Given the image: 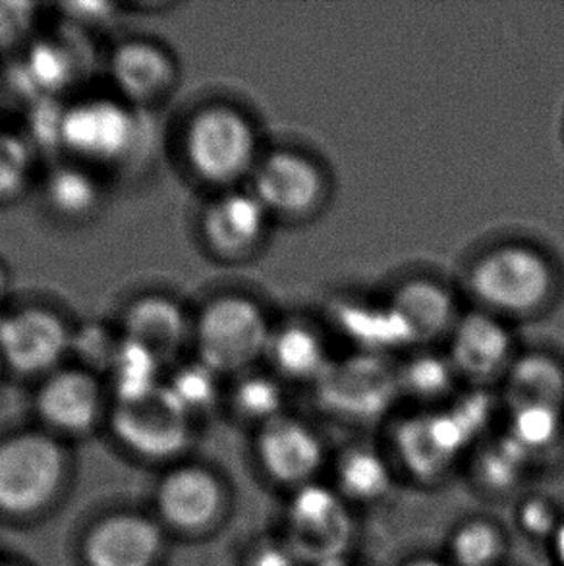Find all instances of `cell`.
Listing matches in <instances>:
<instances>
[{
	"label": "cell",
	"mask_w": 564,
	"mask_h": 566,
	"mask_svg": "<svg viewBox=\"0 0 564 566\" xmlns=\"http://www.w3.org/2000/svg\"><path fill=\"white\" fill-rule=\"evenodd\" d=\"M178 147L191 177L217 191L250 182L263 155L252 118L224 101L194 108L180 128Z\"/></svg>",
	"instance_id": "obj_1"
},
{
	"label": "cell",
	"mask_w": 564,
	"mask_h": 566,
	"mask_svg": "<svg viewBox=\"0 0 564 566\" xmlns=\"http://www.w3.org/2000/svg\"><path fill=\"white\" fill-rule=\"evenodd\" d=\"M275 325L258 300L240 292L207 298L194 312V356L224 376H244L268 358Z\"/></svg>",
	"instance_id": "obj_2"
},
{
	"label": "cell",
	"mask_w": 564,
	"mask_h": 566,
	"mask_svg": "<svg viewBox=\"0 0 564 566\" xmlns=\"http://www.w3.org/2000/svg\"><path fill=\"white\" fill-rule=\"evenodd\" d=\"M142 139L139 111L115 93L84 95L61 105L56 146L66 159L100 172L118 169L138 154Z\"/></svg>",
	"instance_id": "obj_3"
},
{
	"label": "cell",
	"mask_w": 564,
	"mask_h": 566,
	"mask_svg": "<svg viewBox=\"0 0 564 566\" xmlns=\"http://www.w3.org/2000/svg\"><path fill=\"white\" fill-rule=\"evenodd\" d=\"M69 468L64 441L46 429H23L0 439V513L45 511L64 488Z\"/></svg>",
	"instance_id": "obj_4"
},
{
	"label": "cell",
	"mask_w": 564,
	"mask_h": 566,
	"mask_svg": "<svg viewBox=\"0 0 564 566\" xmlns=\"http://www.w3.org/2000/svg\"><path fill=\"white\" fill-rule=\"evenodd\" d=\"M470 289L489 314L530 315L547 306L555 273L540 250L504 244L473 263Z\"/></svg>",
	"instance_id": "obj_5"
},
{
	"label": "cell",
	"mask_w": 564,
	"mask_h": 566,
	"mask_svg": "<svg viewBox=\"0 0 564 566\" xmlns=\"http://www.w3.org/2000/svg\"><path fill=\"white\" fill-rule=\"evenodd\" d=\"M72 333L74 325L56 307H10L0 319V368L41 381L69 366Z\"/></svg>",
	"instance_id": "obj_6"
},
{
	"label": "cell",
	"mask_w": 564,
	"mask_h": 566,
	"mask_svg": "<svg viewBox=\"0 0 564 566\" xmlns=\"http://www.w3.org/2000/svg\"><path fill=\"white\" fill-rule=\"evenodd\" d=\"M108 426L124 449L152 462H170L191 444L194 420L165 382L126 400H113Z\"/></svg>",
	"instance_id": "obj_7"
},
{
	"label": "cell",
	"mask_w": 564,
	"mask_h": 566,
	"mask_svg": "<svg viewBox=\"0 0 564 566\" xmlns=\"http://www.w3.org/2000/svg\"><path fill=\"white\" fill-rule=\"evenodd\" d=\"M284 544L302 565L331 566L343 563L351 547V511L338 491L320 482L294 491L286 506Z\"/></svg>",
	"instance_id": "obj_8"
},
{
	"label": "cell",
	"mask_w": 564,
	"mask_h": 566,
	"mask_svg": "<svg viewBox=\"0 0 564 566\" xmlns=\"http://www.w3.org/2000/svg\"><path fill=\"white\" fill-rule=\"evenodd\" d=\"M113 397L97 374L69 364L39 381L33 410L41 428L61 437H82L108 420Z\"/></svg>",
	"instance_id": "obj_9"
},
{
	"label": "cell",
	"mask_w": 564,
	"mask_h": 566,
	"mask_svg": "<svg viewBox=\"0 0 564 566\" xmlns=\"http://www.w3.org/2000/svg\"><path fill=\"white\" fill-rule=\"evenodd\" d=\"M248 188L271 219L286 221L312 217L327 193L325 175L317 163L290 149L261 155Z\"/></svg>",
	"instance_id": "obj_10"
},
{
	"label": "cell",
	"mask_w": 564,
	"mask_h": 566,
	"mask_svg": "<svg viewBox=\"0 0 564 566\" xmlns=\"http://www.w3.org/2000/svg\"><path fill=\"white\" fill-rule=\"evenodd\" d=\"M107 76L111 93L136 111H144L173 95L180 69L173 51L157 39L128 38L108 54Z\"/></svg>",
	"instance_id": "obj_11"
},
{
	"label": "cell",
	"mask_w": 564,
	"mask_h": 566,
	"mask_svg": "<svg viewBox=\"0 0 564 566\" xmlns=\"http://www.w3.org/2000/svg\"><path fill=\"white\" fill-rule=\"evenodd\" d=\"M271 214L250 188L217 191L199 213L201 242L215 258L240 261L265 242Z\"/></svg>",
	"instance_id": "obj_12"
},
{
	"label": "cell",
	"mask_w": 564,
	"mask_h": 566,
	"mask_svg": "<svg viewBox=\"0 0 564 566\" xmlns=\"http://www.w3.org/2000/svg\"><path fill=\"white\" fill-rule=\"evenodd\" d=\"M116 325L126 340L142 346L170 369L191 346L194 312L167 292H144L123 307Z\"/></svg>",
	"instance_id": "obj_13"
},
{
	"label": "cell",
	"mask_w": 564,
	"mask_h": 566,
	"mask_svg": "<svg viewBox=\"0 0 564 566\" xmlns=\"http://www.w3.org/2000/svg\"><path fill=\"white\" fill-rule=\"evenodd\" d=\"M227 499L221 478L201 464L168 470L155 495L163 522L186 534L213 528L227 511Z\"/></svg>",
	"instance_id": "obj_14"
},
{
	"label": "cell",
	"mask_w": 564,
	"mask_h": 566,
	"mask_svg": "<svg viewBox=\"0 0 564 566\" xmlns=\"http://www.w3.org/2000/svg\"><path fill=\"white\" fill-rule=\"evenodd\" d=\"M255 457L273 482L296 491L315 482L325 464V447L305 421L282 413L258 429Z\"/></svg>",
	"instance_id": "obj_15"
},
{
	"label": "cell",
	"mask_w": 564,
	"mask_h": 566,
	"mask_svg": "<svg viewBox=\"0 0 564 566\" xmlns=\"http://www.w3.org/2000/svg\"><path fill=\"white\" fill-rule=\"evenodd\" d=\"M165 537L157 522L144 514L116 513L93 524L85 534L87 566H157Z\"/></svg>",
	"instance_id": "obj_16"
},
{
	"label": "cell",
	"mask_w": 564,
	"mask_h": 566,
	"mask_svg": "<svg viewBox=\"0 0 564 566\" xmlns=\"http://www.w3.org/2000/svg\"><path fill=\"white\" fill-rule=\"evenodd\" d=\"M472 437L452 412L426 413L400 423L395 437L406 470L421 482L441 478Z\"/></svg>",
	"instance_id": "obj_17"
},
{
	"label": "cell",
	"mask_w": 564,
	"mask_h": 566,
	"mask_svg": "<svg viewBox=\"0 0 564 566\" xmlns=\"http://www.w3.org/2000/svg\"><path fill=\"white\" fill-rule=\"evenodd\" d=\"M449 360L458 376L483 382L506 374L512 366L514 343L499 315L476 312L460 317L450 333Z\"/></svg>",
	"instance_id": "obj_18"
},
{
	"label": "cell",
	"mask_w": 564,
	"mask_h": 566,
	"mask_svg": "<svg viewBox=\"0 0 564 566\" xmlns=\"http://www.w3.org/2000/svg\"><path fill=\"white\" fill-rule=\"evenodd\" d=\"M408 345H424L449 335L457 327V302L445 286L414 279L403 284L387 302Z\"/></svg>",
	"instance_id": "obj_19"
},
{
	"label": "cell",
	"mask_w": 564,
	"mask_h": 566,
	"mask_svg": "<svg viewBox=\"0 0 564 566\" xmlns=\"http://www.w3.org/2000/svg\"><path fill=\"white\" fill-rule=\"evenodd\" d=\"M41 198L46 211L64 222H85L105 203L100 170L72 159L54 163L41 178Z\"/></svg>",
	"instance_id": "obj_20"
},
{
	"label": "cell",
	"mask_w": 564,
	"mask_h": 566,
	"mask_svg": "<svg viewBox=\"0 0 564 566\" xmlns=\"http://www.w3.org/2000/svg\"><path fill=\"white\" fill-rule=\"evenodd\" d=\"M20 76L35 95V99L54 101L56 95L70 92L82 69L77 46L69 43V33L59 38H35L23 49Z\"/></svg>",
	"instance_id": "obj_21"
},
{
	"label": "cell",
	"mask_w": 564,
	"mask_h": 566,
	"mask_svg": "<svg viewBox=\"0 0 564 566\" xmlns=\"http://www.w3.org/2000/svg\"><path fill=\"white\" fill-rule=\"evenodd\" d=\"M265 360L279 376L297 382H321L333 369L323 338L302 323L275 327Z\"/></svg>",
	"instance_id": "obj_22"
},
{
	"label": "cell",
	"mask_w": 564,
	"mask_h": 566,
	"mask_svg": "<svg viewBox=\"0 0 564 566\" xmlns=\"http://www.w3.org/2000/svg\"><path fill=\"white\" fill-rule=\"evenodd\" d=\"M504 376V400L511 410L553 408L564 412V369L547 354L516 358Z\"/></svg>",
	"instance_id": "obj_23"
},
{
	"label": "cell",
	"mask_w": 564,
	"mask_h": 566,
	"mask_svg": "<svg viewBox=\"0 0 564 566\" xmlns=\"http://www.w3.org/2000/svg\"><path fill=\"white\" fill-rule=\"evenodd\" d=\"M338 495L348 503H375L389 493L393 474L387 460L367 447H354L336 462Z\"/></svg>",
	"instance_id": "obj_24"
},
{
	"label": "cell",
	"mask_w": 564,
	"mask_h": 566,
	"mask_svg": "<svg viewBox=\"0 0 564 566\" xmlns=\"http://www.w3.org/2000/svg\"><path fill=\"white\" fill-rule=\"evenodd\" d=\"M165 387L191 420L213 412L224 397L221 374L196 356H191L190 360H180L168 369Z\"/></svg>",
	"instance_id": "obj_25"
},
{
	"label": "cell",
	"mask_w": 564,
	"mask_h": 566,
	"mask_svg": "<svg viewBox=\"0 0 564 566\" xmlns=\"http://www.w3.org/2000/svg\"><path fill=\"white\" fill-rule=\"evenodd\" d=\"M167 371V366L159 358L123 337V345L113 368L108 369L105 382L113 400H126L160 387Z\"/></svg>",
	"instance_id": "obj_26"
},
{
	"label": "cell",
	"mask_w": 564,
	"mask_h": 566,
	"mask_svg": "<svg viewBox=\"0 0 564 566\" xmlns=\"http://www.w3.org/2000/svg\"><path fill=\"white\" fill-rule=\"evenodd\" d=\"M227 397L230 410L238 420L255 423L258 429L284 413V390L281 385L273 377L255 374V369L234 377V385L230 387Z\"/></svg>",
	"instance_id": "obj_27"
},
{
	"label": "cell",
	"mask_w": 564,
	"mask_h": 566,
	"mask_svg": "<svg viewBox=\"0 0 564 566\" xmlns=\"http://www.w3.org/2000/svg\"><path fill=\"white\" fill-rule=\"evenodd\" d=\"M503 530L488 518L458 524L449 539L450 566H499L504 555Z\"/></svg>",
	"instance_id": "obj_28"
},
{
	"label": "cell",
	"mask_w": 564,
	"mask_h": 566,
	"mask_svg": "<svg viewBox=\"0 0 564 566\" xmlns=\"http://www.w3.org/2000/svg\"><path fill=\"white\" fill-rule=\"evenodd\" d=\"M123 345V333L116 323L92 319L74 325L70 360L74 366L87 369L97 376L107 377L115 364L116 354Z\"/></svg>",
	"instance_id": "obj_29"
},
{
	"label": "cell",
	"mask_w": 564,
	"mask_h": 566,
	"mask_svg": "<svg viewBox=\"0 0 564 566\" xmlns=\"http://www.w3.org/2000/svg\"><path fill=\"white\" fill-rule=\"evenodd\" d=\"M511 437L524 451H545L557 441L564 429V412L553 408L512 410Z\"/></svg>",
	"instance_id": "obj_30"
},
{
	"label": "cell",
	"mask_w": 564,
	"mask_h": 566,
	"mask_svg": "<svg viewBox=\"0 0 564 566\" xmlns=\"http://www.w3.org/2000/svg\"><path fill=\"white\" fill-rule=\"evenodd\" d=\"M33 155L30 142L0 132V201L20 196L30 182Z\"/></svg>",
	"instance_id": "obj_31"
},
{
	"label": "cell",
	"mask_w": 564,
	"mask_h": 566,
	"mask_svg": "<svg viewBox=\"0 0 564 566\" xmlns=\"http://www.w3.org/2000/svg\"><path fill=\"white\" fill-rule=\"evenodd\" d=\"M458 376L450 360H441L435 356H421L408 361L398 371V387L418 398H435L447 392L452 377Z\"/></svg>",
	"instance_id": "obj_32"
},
{
	"label": "cell",
	"mask_w": 564,
	"mask_h": 566,
	"mask_svg": "<svg viewBox=\"0 0 564 566\" xmlns=\"http://www.w3.org/2000/svg\"><path fill=\"white\" fill-rule=\"evenodd\" d=\"M39 8L28 2H0V56L22 53L38 38Z\"/></svg>",
	"instance_id": "obj_33"
},
{
	"label": "cell",
	"mask_w": 564,
	"mask_h": 566,
	"mask_svg": "<svg viewBox=\"0 0 564 566\" xmlns=\"http://www.w3.org/2000/svg\"><path fill=\"white\" fill-rule=\"evenodd\" d=\"M526 457L528 452L519 443H514L511 437H506L504 441L489 447V451L481 454L478 464L481 482L491 490H509L519 480L520 468Z\"/></svg>",
	"instance_id": "obj_34"
},
{
	"label": "cell",
	"mask_w": 564,
	"mask_h": 566,
	"mask_svg": "<svg viewBox=\"0 0 564 566\" xmlns=\"http://www.w3.org/2000/svg\"><path fill=\"white\" fill-rule=\"evenodd\" d=\"M522 530L532 537H551L558 526L555 506L547 499L530 497L522 503L519 511Z\"/></svg>",
	"instance_id": "obj_35"
},
{
	"label": "cell",
	"mask_w": 564,
	"mask_h": 566,
	"mask_svg": "<svg viewBox=\"0 0 564 566\" xmlns=\"http://www.w3.org/2000/svg\"><path fill=\"white\" fill-rule=\"evenodd\" d=\"M64 22L70 31L85 33L87 30H97L105 23L113 22L116 12L123 10V4H69L62 7Z\"/></svg>",
	"instance_id": "obj_36"
},
{
	"label": "cell",
	"mask_w": 564,
	"mask_h": 566,
	"mask_svg": "<svg viewBox=\"0 0 564 566\" xmlns=\"http://www.w3.org/2000/svg\"><path fill=\"white\" fill-rule=\"evenodd\" d=\"M246 566H302V563L284 542L265 539L253 545L246 557Z\"/></svg>",
	"instance_id": "obj_37"
},
{
	"label": "cell",
	"mask_w": 564,
	"mask_h": 566,
	"mask_svg": "<svg viewBox=\"0 0 564 566\" xmlns=\"http://www.w3.org/2000/svg\"><path fill=\"white\" fill-rule=\"evenodd\" d=\"M10 291H12V276H10L7 263L0 260V319L10 310V306H8Z\"/></svg>",
	"instance_id": "obj_38"
},
{
	"label": "cell",
	"mask_w": 564,
	"mask_h": 566,
	"mask_svg": "<svg viewBox=\"0 0 564 566\" xmlns=\"http://www.w3.org/2000/svg\"><path fill=\"white\" fill-rule=\"evenodd\" d=\"M550 539L551 547H553V555H555L558 566H564V518L558 522V526L555 528Z\"/></svg>",
	"instance_id": "obj_39"
},
{
	"label": "cell",
	"mask_w": 564,
	"mask_h": 566,
	"mask_svg": "<svg viewBox=\"0 0 564 566\" xmlns=\"http://www.w3.org/2000/svg\"><path fill=\"white\" fill-rule=\"evenodd\" d=\"M405 566H450L449 563H445L441 559H435V557H416V559L408 560Z\"/></svg>",
	"instance_id": "obj_40"
},
{
	"label": "cell",
	"mask_w": 564,
	"mask_h": 566,
	"mask_svg": "<svg viewBox=\"0 0 564 566\" xmlns=\"http://www.w3.org/2000/svg\"><path fill=\"white\" fill-rule=\"evenodd\" d=\"M0 566H20V565H10V563H0Z\"/></svg>",
	"instance_id": "obj_41"
},
{
	"label": "cell",
	"mask_w": 564,
	"mask_h": 566,
	"mask_svg": "<svg viewBox=\"0 0 564 566\" xmlns=\"http://www.w3.org/2000/svg\"><path fill=\"white\" fill-rule=\"evenodd\" d=\"M331 566H346L344 563H338V565H331Z\"/></svg>",
	"instance_id": "obj_42"
},
{
	"label": "cell",
	"mask_w": 564,
	"mask_h": 566,
	"mask_svg": "<svg viewBox=\"0 0 564 566\" xmlns=\"http://www.w3.org/2000/svg\"><path fill=\"white\" fill-rule=\"evenodd\" d=\"M0 369H2V368H0Z\"/></svg>",
	"instance_id": "obj_43"
}]
</instances>
